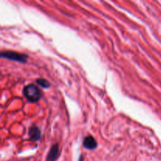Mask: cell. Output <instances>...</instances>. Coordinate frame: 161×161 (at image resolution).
<instances>
[{"mask_svg": "<svg viewBox=\"0 0 161 161\" xmlns=\"http://www.w3.org/2000/svg\"><path fill=\"white\" fill-rule=\"evenodd\" d=\"M23 94L25 98L30 102H39L42 97L41 90L34 84H28L25 86L23 90Z\"/></svg>", "mask_w": 161, "mask_h": 161, "instance_id": "obj_1", "label": "cell"}, {"mask_svg": "<svg viewBox=\"0 0 161 161\" xmlns=\"http://www.w3.org/2000/svg\"><path fill=\"white\" fill-rule=\"evenodd\" d=\"M1 58H6L14 61H17L20 63H26L28 61V55L25 53H18L16 51H9V50H4L1 52Z\"/></svg>", "mask_w": 161, "mask_h": 161, "instance_id": "obj_2", "label": "cell"}, {"mask_svg": "<svg viewBox=\"0 0 161 161\" xmlns=\"http://www.w3.org/2000/svg\"><path fill=\"white\" fill-rule=\"evenodd\" d=\"M60 155L59 145L54 144L52 146L47 156V161H56Z\"/></svg>", "mask_w": 161, "mask_h": 161, "instance_id": "obj_3", "label": "cell"}, {"mask_svg": "<svg viewBox=\"0 0 161 161\" xmlns=\"http://www.w3.org/2000/svg\"><path fill=\"white\" fill-rule=\"evenodd\" d=\"M83 147L86 148V149L93 150V149L97 148V142L94 137L91 136V135H88V136L85 137L84 139H83Z\"/></svg>", "mask_w": 161, "mask_h": 161, "instance_id": "obj_4", "label": "cell"}, {"mask_svg": "<svg viewBox=\"0 0 161 161\" xmlns=\"http://www.w3.org/2000/svg\"><path fill=\"white\" fill-rule=\"evenodd\" d=\"M28 135H29V138H31V140L34 142H37L40 140L42 134H41L39 127H36V126H31L29 128V130H28Z\"/></svg>", "mask_w": 161, "mask_h": 161, "instance_id": "obj_5", "label": "cell"}, {"mask_svg": "<svg viewBox=\"0 0 161 161\" xmlns=\"http://www.w3.org/2000/svg\"><path fill=\"white\" fill-rule=\"evenodd\" d=\"M36 83H37V84H39V86H42V88H46V89H47V88H49L50 86V83H49L47 80H45V79H38V80H36Z\"/></svg>", "mask_w": 161, "mask_h": 161, "instance_id": "obj_6", "label": "cell"}]
</instances>
